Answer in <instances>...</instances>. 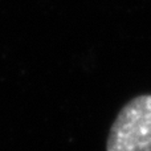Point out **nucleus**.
I'll use <instances>...</instances> for the list:
<instances>
[{
  "label": "nucleus",
  "mask_w": 151,
  "mask_h": 151,
  "mask_svg": "<svg viewBox=\"0 0 151 151\" xmlns=\"http://www.w3.org/2000/svg\"><path fill=\"white\" fill-rule=\"evenodd\" d=\"M106 151H151V94L134 97L118 111Z\"/></svg>",
  "instance_id": "obj_1"
}]
</instances>
